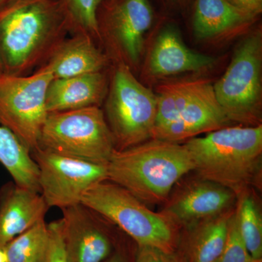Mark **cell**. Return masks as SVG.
Returning <instances> with one entry per match:
<instances>
[{"label": "cell", "instance_id": "obj_13", "mask_svg": "<svg viewBox=\"0 0 262 262\" xmlns=\"http://www.w3.org/2000/svg\"><path fill=\"white\" fill-rule=\"evenodd\" d=\"M235 198L227 188L200 179L176 194L163 213L177 226L191 227L228 211Z\"/></svg>", "mask_w": 262, "mask_h": 262}, {"label": "cell", "instance_id": "obj_26", "mask_svg": "<svg viewBox=\"0 0 262 262\" xmlns=\"http://www.w3.org/2000/svg\"><path fill=\"white\" fill-rule=\"evenodd\" d=\"M47 226L48 247L44 262H71L63 239L61 220L53 221Z\"/></svg>", "mask_w": 262, "mask_h": 262}, {"label": "cell", "instance_id": "obj_28", "mask_svg": "<svg viewBox=\"0 0 262 262\" xmlns=\"http://www.w3.org/2000/svg\"><path fill=\"white\" fill-rule=\"evenodd\" d=\"M236 8L256 16L262 11V0H227Z\"/></svg>", "mask_w": 262, "mask_h": 262}, {"label": "cell", "instance_id": "obj_6", "mask_svg": "<svg viewBox=\"0 0 262 262\" xmlns=\"http://www.w3.org/2000/svg\"><path fill=\"white\" fill-rule=\"evenodd\" d=\"M38 147L104 165L115 151L113 134L98 106L48 113Z\"/></svg>", "mask_w": 262, "mask_h": 262}, {"label": "cell", "instance_id": "obj_27", "mask_svg": "<svg viewBox=\"0 0 262 262\" xmlns=\"http://www.w3.org/2000/svg\"><path fill=\"white\" fill-rule=\"evenodd\" d=\"M168 256L156 248L138 246L135 262H168Z\"/></svg>", "mask_w": 262, "mask_h": 262}, {"label": "cell", "instance_id": "obj_3", "mask_svg": "<svg viewBox=\"0 0 262 262\" xmlns=\"http://www.w3.org/2000/svg\"><path fill=\"white\" fill-rule=\"evenodd\" d=\"M194 170L185 146L151 139L114 151L106 165L107 180L148 204L165 202L184 175Z\"/></svg>", "mask_w": 262, "mask_h": 262}, {"label": "cell", "instance_id": "obj_35", "mask_svg": "<svg viewBox=\"0 0 262 262\" xmlns=\"http://www.w3.org/2000/svg\"><path fill=\"white\" fill-rule=\"evenodd\" d=\"M3 75V74H2L1 69H0V75Z\"/></svg>", "mask_w": 262, "mask_h": 262}, {"label": "cell", "instance_id": "obj_10", "mask_svg": "<svg viewBox=\"0 0 262 262\" xmlns=\"http://www.w3.org/2000/svg\"><path fill=\"white\" fill-rule=\"evenodd\" d=\"M153 18L149 0H103L97 13L99 41L104 39L116 53V63L131 69L140 61L144 36Z\"/></svg>", "mask_w": 262, "mask_h": 262}, {"label": "cell", "instance_id": "obj_19", "mask_svg": "<svg viewBox=\"0 0 262 262\" xmlns=\"http://www.w3.org/2000/svg\"><path fill=\"white\" fill-rule=\"evenodd\" d=\"M233 212L229 209L190 227L192 232L184 262L218 261L225 248L229 221Z\"/></svg>", "mask_w": 262, "mask_h": 262}, {"label": "cell", "instance_id": "obj_23", "mask_svg": "<svg viewBox=\"0 0 262 262\" xmlns=\"http://www.w3.org/2000/svg\"><path fill=\"white\" fill-rule=\"evenodd\" d=\"M48 241L47 224L39 221L5 246L7 262H44Z\"/></svg>", "mask_w": 262, "mask_h": 262}, {"label": "cell", "instance_id": "obj_33", "mask_svg": "<svg viewBox=\"0 0 262 262\" xmlns=\"http://www.w3.org/2000/svg\"><path fill=\"white\" fill-rule=\"evenodd\" d=\"M103 1H106V2H113V1H115V0H103Z\"/></svg>", "mask_w": 262, "mask_h": 262}, {"label": "cell", "instance_id": "obj_21", "mask_svg": "<svg viewBox=\"0 0 262 262\" xmlns=\"http://www.w3.org/2000/svg\"><path fill=\"white\" fill-rule=\"evenodd\" d=\"M196 82L198 80L176 81L158 87L154 134L178 119L192 96Z\"/></svg>", "mask_w": 262, "mask_h": 262}, {"label": "cell", "instance_id": "obj_30", "mask_svg": "<svg viewBox=\"0 0 262 262\" xmlns=\"http://www.w3.org/2000/svg\"><path fill=\"white\" fill-rule=\"evenodd\" d=\"M168 262H184V260L178 255L173 253V254L168 255Z\"/></svg>", "mask_w": 262, "mask_h": 262}, {"label": "cell", "instance_id": "obj_14", "mask_svg": "<svg viewBox=\"0 0 262 262\" xmlns=\"http://www.w3.org/2000/svg\"><path fill=\"white\" fill-rule=\"evenodd\" d=\"M49 207L42 194L16 185L5 184L0 189V248L45 220Z\"/></svg>", "mask_w": 262, "mask_h": 262}, {"label": "cell", "instance_id": "obj_32", "mask_svg": "<svg viewBox=\"0 0 262 262\" xmlns=\"http://www.w3.org/2000/svg\"><path fill=\"white\" fill-rule=\"evenodd\" d=\"M0 262H7L6 253L3 248H0Z\"/></svg>", "mask_w": 262, "mask_h": 262}, {"label": "cell", "instance_id": "obj_2", "mask_svg": "<svg viewBox=\"0 0 262 262\" xmlns=\"http://www.w3.org/2000/svg\"><path fill=\"white\" fill-rule=\"evenodd\" d=\"M200 179L242 195L261 177L262 126H227L184 144Z\"/></svg>", "mask_w": 262, "mask_h": 262}, {"label": "cell", "instance_id": "obj_20", "mask_svg": "<svg viewBox=\"0 0 262 262\" xmlns=\"http://www.w3.org/2000/svg\"><path fill=\"white\" fill-rule=\"evenodd\" d=\"M0 163L8 170L16 185L40 193L39 169L30 149L13 133L2 125Z\"/></svg>", "mask_w": 262, "mask_h": 262}, {"label": "cell", "instance_id": "obj_11", "mask_svg": "<svg viewBox=\"0 0 262 262\" xmlns=\"http://www.w3.org/2000/svg\"><path fill=\"white\" fill-rule=\"evenodd\" d=\"M232 123L215 97L213 84L200 79L178 119L155 133L153 139L178 143L229 126Z\"/></svg>", "mask_w": 262, "mask_h": 262}, {"label": "cell", "instance_id": "obj_34", "mask_svg": "<svg viewBox=\"0 0 262 262\" xmlns=\"http://www.w3.org/2000/svg\"><path fill=\"white\" fill-rule=\"evenodd\" d=\"M170 1H171V2H177V1H179V0H170Z\"/></svg>", "mask_w": 262, "mask_h": 262}, {"label": "cell", "instance_id": "obj_25", "mask_svg": "<svg viewBox=\"0 0 262 262\" xmlns=\"http://www.w3.org/2000/svg\"><path fill=\"white\" fill-rule=\"evenodd\" d=\"M234 211L229 219L225 248L217 262H252L253 260L239 234Z\"/></svg>", "mask_w": 262, "mask_h": 262}, {"label": "cell", "instance_id": "obj_16", "mask_svg": "<svg viewBox=\"0 0 262 262\" xmlns=\"http://www.w3.org/2000/svg\"><path fill=\"white\" fill-rule=\"evenodd\" d=\"M110 63V58L94 38L75 34L66 38L42 67L53 79H61L103 72Z\"/></svg>", "mask_w": 262, "mask_h": 262}, {"label": "cell", "instance_id": "obj_9", "mask_svg": "<svg viewBox=\"0 0 262 262\" xmlns=\"http://www.w3.org/2000/svg\"><path fill=\"white\" fill-rule=\"evenodd\" d=\"M33 159L39 169V186L49 208L64 209L81 203L84 192L107 179L106 165L36 148Z\"/></svg>", "mask_w": 262, "mask_h": 262}, {"label": "cell", "instance_id": "obj_15", "mask_svg": "<svg viewBox=\"0 0 262 262\" xmlns=\"http://www.w3.org/2000/svg\"><path fill=\"white\" fill-rule=\"evenodd\" d=\"M110 78L106 70L67 78L52 79L46 94L48 113L98 106L107 96Z\"/></svg>", "mask_w": 262, "mask_h": 262}, {"label": "cell", "instance_id": "obj_29", "mask_svg": "<svg viewBox=\"0 0 262 262\" xmlns=\"http://www.w3.org/2000/svg\"><path fill=\"white\" fill-rule=\"evenodd\" d=\"M104 262H127L126 258L120 253H115L110 256Z\"/></svg>", "mask_w": 262, "mask_h": 262}, {"label": "cell", "instance_id": "obj_1", "mask_svg": "<svg viewBox=\"0 0 262 262\" xmlns=\"http://www.w3.org/2000/svg\"><path fill=\"white\" fill-rule=\"evenodd\" d=\"M71 34L60 0H16L0 9L3 75H29Z\"/></svg>", "mask_w": 262, "mask_h": 262}, {"label": "cell", "instance_id": "obj_8", "mask_svg": "<svg viewBox=\"0 0 262 262\" xmlns=\"http://www.w3.org/2000/svg\"><path fill=\"white\" fill-rule=\"evenodd\" d=\"M52 73L42 67L29 75H0V125L30 149L38 147L47 119L46 94Z\"/></svg>", "mask_w": 262, "mask_h": 262}, {"label": "cell", "instance_id": "obj_18", "mask_svg": "<svg viewBox=\"0 0 262 262\" xmlns=\"http://www.w3.org/2000/svg\"><path fill=\"white\" fill-rule=\"evenodd\" d=\"M257 17L227 0H196L193 29L199 39H211L248 27Z\"/></svg>", "mask_w": 262, "mask_h": 262}, {"label": "cell", "instance_id": "obj_36", "mask_svg": "<svg viewBox=\"0 0 262 262\" xmlns=\"http://www.w3.org/2000/svg\"><path fill=\"white\" fill-rule=\"evenodd\" d=\"M252 262H262V261H253Z\"/></svg>", "mask_w": 262, "mask_h": 262}, {"label": "cell", "instance_id": "obj_12", "mask_svg": "<svg viewBox=\"0 0 262 262\" xmlns=\"http://www.w3.org/2000/svg\"><path fill=\"white\" fill-rule=\"evenodd\" d=\"M62 231L71 262H104L112 253L111 239L96 213L82 203L62 209Z\"/></svg>", "mask_w": 262, "mask_h": 262}, {"label": "cell", "instance_id": "obj_17", "mask_svg": "<svg viewBox=\"0 0 262 262\" xmlns=\"http://www.w3.org/2000/svg\"><path fill=\"white\" fill-rule=\"evenodd\" d=\"M213 57L189 49L173 27H167L157 38L150 56L149 70L154 76H168L206 70L214 64Z\"/></svg>", "mask_w": 262, "mask_h": 262}, {"label": "cell", "instance_id": "obj_31", "mask_svg": "<svg viewBox=\"0 0 262 262\" xmlns=\"http://www.w3.org/2000/svg\"><path fill=\"white\" fill-rule=\"evenodd\" d=\"M15 1H16V0H0V9L5 8L7 5L14 3Z\"/></svg>", "mask_w": 262, "mask_h": 262}, {"label": "cell", "instance_id": "obj_4", "mask_svg": "<svg viewBox=\"0 0 262 262\" xmlns=\"http://www.w3.org/2000/svg\"><path fill=\"white\" fill-rule=\"evenodd\" d=\"M81 203L117 226L138 246H149L166 255L175 253L177 226L165 213H156L134 194L106 180L96 183L82 196Z\"/></svg>", "mask_w": 262, "mask_h": 262}, {"label": "cell", "instance_id": "obj_5", "mask_svg": "<svg viewBox=\"0 0 262 262\" xmlns=\"http://www.w3.org/2000/svg\"><path fill=\"white\" fill-rule=\"evenodd\" d=\"M103 103L115 150L122 151L153 139L157 95L136 78L128 66L115 65Z\"/></svg>", "mask_w": 262, "mask_h": 262}, {"label": "cell", "instance_id": "obj_7", "mask_svg": "<svg viewBox=\"0 0 262 262\" xmlns=\"http://www.w3.org/2000/svg\"><path fill=\"white\" fill-rule=\"evenodd\" d=\"M261 66V34L257 31L239 44L225 75L213 84L215 97L231 122L260 125Z\"/></svg>", "mask_w": 262, "mask_h": 262}, {"label": "cell", "instance_id": "obj_24", "mask_svg": "<svg viewBox=\"0 0 262 262\" xmlns=\"http://www.w3.org/2000/svg\"><path fill=\"white\" fill-rule=\"evenodd\" d=\"M103 0H60L70 24L71 34H84L99 42L97 13Z\"/></svg>", "mask_w": 262, "mask_h": 262}, {"label": "cell", "instance_id": "obj_22", "mask_svg": "<svg viewBox=\"0 0 262 262\" xmlns=\"http://www.w3.org/2000/svg\"><path fill=\"white\" fill-rule=\"evenodd\" d=\"M235 217L237 228L253 261H262V217L253 196H239Z\"/></svg>", "mask_w": 262, "mask_h": 262}]
</instances>
